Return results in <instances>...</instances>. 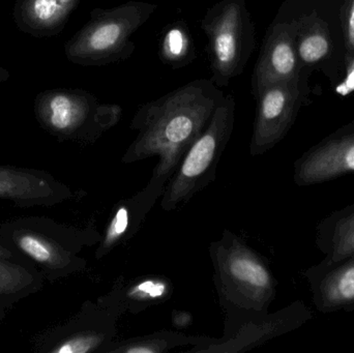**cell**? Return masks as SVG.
<instances>
[{"mask_svg":"<svg viewBox=\"0 0 354 353\" xmlns=\"http://www.w3.org/2000/svg\"><path fill=\"white\" fill-rule=\"evenodd\" d=\"M224 97L210 79H198L143 104L131 122V130L136 131L137 136L124 153L122 163L158 157L153 178L169 180Z\"/></svg>","mask_w":354,"mask_h":353,"instance_id":"1","label":"cell"},{"mask_svg":"<svg viewBox=\"0 0 354 353\" xmlns=\"http://www.w3.org/2000/svg\"><path fill=\"white\" fill-rule=\"evenodd\" d=\"M95 238L91 230L45 217L16 218L0 224V240L32 263L49 282L84 271L87 263L80 253Z\"/></svg>","mask_w":354,"mask_h":353,"instance_id":"2","label":"cell"},{"mask_svg":"<svg viewBox=\"0 0 354 353\" xmlns=\"http://www.w3.org/2000/svg\"><path fill=\"white\" fill-rule=\"evenodd\" d=\"M209 253L218 302L226 314L268 313L277 282L263 258L228 230L210 244Z\"/></svg>","mask_w":354,"mask_h":353,"instance_id":"3","label":"cell"},{"mask_svg":"<svg viewBox=\"0 0 354 353\" xmlns=\"http://www.w3.org/2000/svg\"><path fill=\"white\" fill-rule=\"evenodd\" d=\"M157 8V4L135 0L115 8H93L86 24L64 45L66 58L81 66H103L128 59L136 49L131 37Z\"/></svg>","mask_w":354,"mask_h":353,"instance_id":"4","label":"cell"},{"mask_svg":"<svg viewBox=\"0 0 354 353\" xmlns=\"http://www.w3.org/2000/svg\"><path fill=\"white\" fill-rule=\"evenodd\" d=\"M33 112L39 126L57 140L89 144L118 124L122 109L100 103L83 89L53 88L37 93Z\"/></svg>","mask_w":354,"mask_h":353,"instance_id":"5","label":"cell"},{"mask_svg":"<svg viewBox=\"0 0 354 353\" xmlns=\"http://www.w3.org/2000/svg\"><path fill=\"white\" fill-rule=\"evenodd\" d=\"M235 109L236 102L233 95H225L216 106L207 126L185 151L166 184L161 199L164 211L169 213L187 204L214 180L221 155L234 128Z\"/></svg>","mask_w":354,"mask_h":353,"instance_id":"6","label":"cell"},{"mask_svg":"<svg viewBox=\"0 0 354 353\" xmlns=\"http://www.w3.org/2000/svg\"><path fill=\"white\" fill-rule=\"evenodd\" d=\"M208 39L210 80L224 87L241 76L255 49V26L245 0H221L200 22Z\"/></svg>","mask_w":354,"mask_h":353,"instance_id":"7","label":"cell"},{"mask_svg":"<svg viewBox=\"0 0 354 353\" xmlns=\"http://www.w3.org/2000/svg\"><path fill=\"white\" fill-rule=\"evenodd\" d=\"M127 312L118 283L97 302H86L66 323L46 330L33 338L39 353H104L115 341L120 316Z\"/></svg>","mask_w":354,"mask_h":353,"instance_id":"8","label":"cell"},{"mask_svg":"<svg viewBox=\"0 0 354 353\" xmlns=\"http://www.w3.org/2000/svg\"><path fill=\"white\" fill-rule=\"evenodd\" d=\"M225 333L204 345L192 348L189 352L239 353L258 347L268 340L280 337L297 330L312 318L310 309L303 302L268 313H227Z\"/></svg>","mask_w":354,"mask_h":353,"instance_id":"9","label":"cell"},{"mask_svg":"<svg viewBox=\"0 0 354 353\" xmlns=\"http://www.w3.org/2000/svg\"><path fill=\"white\" fill-rule=\"evenodd\" d=\"M299 78L268 85L256 97L255 122L250 142L253 157L276 146L295 122L299 104Z\"/></svg>","mask_w":354,"mask_h":353,"instance_id":"10","label":"cell"},{"mask_svg":"<svg viewBox=\"0 0 354 353\" xmlns=\"http://www.w3.org/2000/svg\"><path fill=\"white\" fill-rule=\"evenodd\" d=\"M73 197L68 186L45 170L0 164V200L28 209L55 207Z\"/></svg>","mask_w":354,"mask_h":353,"instance_id":"11","label":"cell"},{"mask_svg":"<svg viewBox=\"0 0 354 353\" xmlns=\"http://www.w3.org/2000/svg\"><path fill=\"white\" fill-rule=\"evenodd\" d=\"M295 23L278 22L266 33L252 75V95L257 97L268 85L299 77Z\"/></svg>","mask_w":354,"mask_h":353,"instance_id":"12","label":"cell"},{"mask_svg":"<svg viewBox=\"0 0 354 353\" xmlns=\"http://www.w3.org/2000/svg\"><path fill=\"white\" fill-rule=\"evenodd\" d=\"M354 173V131L333 135L304 153L295 163L293 180L312 186Z\"/></svg>","mask_w":354,"mask_h":353,"instance_id":"13","label":"cell"},{"mask_svg":"<svg viewBox=\"0 0 354 353\" xmlns=\"http://www.w3.org/2000/svg\"><path fill=\"white\" fill-rule=\"evenodd\" d=\"M167 182L168 180L164 178L151 176L143 190L115 205L111 219L100 240L95 253V258L107 256L116 247L134 236L156 202L163 196Z\"/></svg>","mask_w":354,"mask_h":353,"instance_id":"14","label":"cell"},{"mask_svg":"<svg viewBox=\"0 0 354 353\" xmlns=\"http://www.w3.org/2000/svg\"><path fill=\"white\" fill-rule=\"evenodd\" d=\"M81 0H16L12 20L21 32L30 37L59 35Z\"/></svg>","mask_w":354,"mask_h":353,"instance_id":"15","label":"cell"},{"mask_svg":"<svg viewBox=\"0 0 354 353\" xmlns=\"http://www.w3.org/2000/svg\"><path fill=\"white\" fill-rule=\"evenodd\" d=\"M44 281L39 269L21 255L0 257V308L8 311L20 300L37 294Z\"/></svg>","mask_w":354,"mask_h":353,"instance_id":"16","label":"cell"},{"mask_svg":"<svg viewBox=\"0 0 354 353\" xmlns=\"http://www.w3.org/2000/svg\"><path fill=\"white\" fill-rule=\"evenodd\" d=\"M315 288V302L322 312L354 304V255L322 271Z\"/></svg>","mask_w":354,"mask_h":353,"instance_id":"17","label":"cell"},{"mask_svg":"<svg viewBox=\"0 0 354 353\" xmlns=\"http://www.w3.org/2000/svg\"><path fill=\"white\" fill-rule=\"evenodd\" d=\"M118 283L127 312L134 314L166 302L174 292L171 281L163 276L137 278L128 285H124L122 280H118Z\"/></svg>","mask_w":354,"mask_h":353,"instance_id":"18","label":"cell"},{"mask_svg":"<svg viewBox=\"0 0 354 353\" xmlns=\"http://www.w3.org/2000/svg\"><path fill=\"white\" fill-rule=\"evenodd\" d=\"M209 337H194L177 331H161L142 337L114 341L104 353H166L179 346L204 345L212 341Z\"/></svg>","mask_w":354,"mask_h":353,"instance_id":"19","label":"cell"},{"mask_svg":"<svg viewBox=\"0 0 354 353\" xmlns=\"http://www.w3.org/2000/svg\"><path fill=\"white\" fill-rule=\"evenodd\" d=\"M326 231V258L320 269L324 271L354 255V205L332 218Z\"/></svg>","mask_w":354,"mask_h":353,"instance_id":"20","label":"cell"},{"mask_svg":"<svg viewBox=\"0 0 354 353\" xmlns=\"http://www.w3.org/2000/svg\"><path fill=\"white\" fill-rule=\"evenodd\" d=\"M159 56L172 68H185L195 60V47L185 21H176L166 27L160 41Z\"/></svg>","mask_w":354,"mask_h":353,"instance_id":"21","label":"cell"},{"mask_svg":"<svg viewBox=\"0 0 354 353\" xmlns=\"http://www.w3.org/2000/svg\"><path fill=\"white\" fill-rule=\"evenodd\" d=\"M330 52V41L322 31H314L303 37L297 46V54L303 61L313 64Z\"/></svg>","mask_w":354,"mask_h":353,"instance_id":"22","label":"cell"},{"mask_svg":"<svg viewBox=\"0 0 354 353\" xmlns=\"http://www.w3.org/2000/svg\"><path fill=\"white\" fill-rule=\"evenodd\" d=\"M193 323V317L185 311H174L172 313V325L177 330H183Z\"/></svg>","mask_w":354,"mask_h":353,"instance_id":"23","label":"cell"},{"mask_svg":"<svg viewBox=\"0 0 354 353\" xmlns=\"http://www.w3.org/2000/svg\"><path fill=\"white\" fill-rule=\"evenodd\" d=\"M348 41L349 45H351L354 51V0H353V3H351V12H349Z\"/></svg>","mask_w":354,"mask_h":353,"instance_id":"24","label":"cell"},{"mask_svg":"<svg viewBox=\"0 0 354 353\" xmlns=\"http://www.w3.org/2000/svg\"><path fill=\"white\" fill-rule=\"evenodd\" d=\"M20 256V254L12 251V249L6 246L3 242L0 240V257H6V258H15V257Z\"/></svg>","mask_w":354,"mask_h":353,"instance_id":"25","label":"cell"},{"mask_svg":"<svg viewBox=\"0 0 354 353\" xmlns=\"http://www.w3.org/2000/svg\"><path fill=\"white\" fill-rule=\"evenodd\" d=\"M10 77V72H8L6 68H3V66H0V85L6 82V80H8Z\"/></svg>","mask_w":354,"mask_h":353,"instance_id":"26","label":"cell"},{"mask_svg":"<svg viewBox=\"0 0 354 353\" xmlns=\"http://www.w3.org/2000/svg\"><path fill=\"white\" fill-rule=\"evenodd\" d=\"M8 312V310H4V309L0 308V323H2V321L6 318Z\"/></svg>","mask_w":354,"mask_h":353,"instance_id":"27","label":"cell"}]
</instances>
